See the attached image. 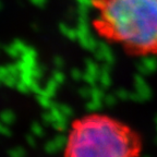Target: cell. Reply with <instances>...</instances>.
Returning <instances> with one entry per match:
<instances>
[{"instance_id": "obj_1", "label": "cell", "mask_w": 157, "mask_h": 157, "mask_svg": "<svg viewBox=\"0 0 157 157\" xmlns=\"http://www.w3.org/2000/svg\"><path fill=\"white\" fill-rule=\"evenodd\" d=\"M93 27L135 56H157V0H92Z\"/></svg>"}, {"instance_id": "obj_2", "label": "cell", "mask_w": 157, "mask_h": 157, "mask_svg": "<svg viewBox=\"0 0 157 157\" xmlns=\"http://www.w3.org/2000/svg\"><path fill=\"white\" fill-rule=\"evenodd\" d=\"M142 141L130 125L104 113L74 120L64 147V157H139Z\"/></svg>"}]
</instances>
